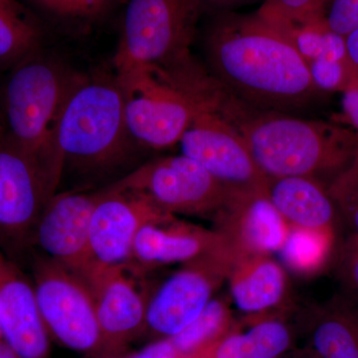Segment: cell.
Returning a JSON list of instances; mask_svg holds the SVG:
<instances>
[{
	"instance_id": "ffe728a7",
	"label": "cell",
	"mask_w": 358,
	"mask_h": 358,
	"mask_svg": "<svg viewBox=\"0 0 358 358\" xmlns=\"http://www.w3.org/2000/svg\"><path fill=\"white\" fill-rule=\"evenodd\" d=\"M317 358H358V312L350 303L334 301L320 308L310 329Z\"/></svg>"
},
{
	"instance_id": "9a60e30c",
	"label": "cell",
	"mask_w": 358,
	"mask_h": 358,
	"mask_svg": "<svg viewBox=\"0 0 358 358\" xmlns=\"http://www.w3.org/2000/svg\"><path fill=\"white\" fill-rule=\"evenodd\" d=\"M0 336L20 358H50L33 282L0 249Z\"/></svg>"
},
{
	"instance_id": "9c48e42d",
	"label": "cell",
	"mask_w": 358,
	"mask_h": 358,
	"mask_svg": "<svg viewBox=\"0 0 358 358\" xmlns=\"http://www.w3.org/2000/svg\"><path fill=\"white\" fill-rule=\"evenodd\" d=\"M113 185L140 193L160 210L176 216L214 215L230 194L199 162L182 154L148 162Z\"/></svg>"
},
{
	"instance_id": "d6a6232c",
	"label": "cell",
	"mask_w": 358,
	"mask_h": 358,
	"mask_svg": "<svg viewBox=\"0 0 358 358\" xmlns=\"http://www.w3.org/2000/svg\"><path fill=\"white\" fill-rule=\"evenodd\" d=\"M252 0H199L202 13L215 14L230 13L238 7L249 3Z\"/></svg>"
},
{
	"instance_id": "7a4b0ae2",
	"label": "cell",
	"mask_w": 358,
	"mask_h": 358,
	"mask_svg": "<svg viewBox=\"0 0 358 358\" xmlns=\"http://www.w3.org/2000/svg\"><path fill=\"white\" fill-rule=\"evenodd\" d=\"M213 110L243 138L268 178L305 176L320 181L333 176L334 180L358 155V134L338 124L258 109L228 91Z\"/></svg>"
},
{
	"instance_id": "8992f818",
	"label": "cell",
	"mask_w": 358,
	"mask_h": 358,
	"mask_svg": "<svg viewBox=\"0 0 358 358\" xmlns=\"http://www.w3.org/2000/svg\"><path fill=\"white\" fill-rule=\"evenodd\" d=\"M199 0H129L115 52V71L136 65L169 67L193 57L202 15Z\"/></svg>"
},
{
	"instance_id": "6da1fadb",
	"label": "cell",
	"mask_w": 358,
	"mask_h": 358,
	"mask_svg": "<svg viewBox=\"0 0 358 358\" xmlns=\"http://www.w3.org/2000/svg\"><path fill=\"white\" fill-rule=\"evenodd\" d=\"M204 50L218 83L258 109H296L319 92L291 39L258 11L213 15Z\"/></svg>"
},
{
	"instance_id": "ac0fdd59",
	"label": "cell",
	"mask_w": 358,
	"mask_h": 358,
	"mask_svg": "<svg viewBox=\"0 0 358 358\" xmlns=\"http://www.w3.org/2000/svg\"><path fill=\"white\" fill-rule=\"evenodd\" d=\"M267 194L289 226L334 232L338 209L317 179L305 176L268 178Z\"/></svg>"
},
{
	"instance_id": "603a6c76",
	"label": "cell",
	"mask_w": 358,
	"mask_h": 358,
	"mask_svg": "<svg viewBox=\"0 0 358 358\" xmlns=\"http://www.w3.org/2000/svg\"><path fill=\"white\" fill-rule=\"evenodd\" d=\"M232 331V315L225 301L212 299L192 324L171 338L182 358L196 357Z\"/></svg>"
},
{
	"instance_id": "7402d4cb",
	"label": "cell",
	"mask_w": 358,
	"mask_h": 358,
	"mask_svg": "<svg viewBox=\"0 0 358 358\" xmlns=\"http://www.w3.org/2000/svg\"><path fill=\"white\" fill-rule=\"evenodd\" d=\"M40 30L17 0H0V67L15 66L34 53Z\"/></svg>"
},
{
	"instance_id": "836d02e7",
	"label": "cell",
	"mask_w": 358,
	"mask_h": 358,
	"mask_svg": "<svg viewBox=\"0 0 358 358\" xmlns=\"http://www.w3.org/2000/svg\"><path fill=\"white\" fill-rule=\"evenodd\" d=\"M345 47L348 60L358 69V27L346 35Z\"/></svg>"
},
{
	"instance_id": "4fadbf2b",
	"label": "cell",
	"mask_w": 358,
	"mask_h": 358,
	"mask_svg": "<svg viewBox=\"0 0 358 358\" xmlns=\"http://www.w3.org/2000/svg\"><path fill=\"white\" fill-rule=\"evenodd\" d=\"M96 192L55 193L47 202L32 237V247L83 278L95 264L90 223Z\"/></svg>"
},
{
	"instance_id": "83f0119b",
	"label": "cell",
	"mask_w": 358,
	"mask_h": 358,
	"mask_svg": "<svg viewBox=\"0 0 358 358\" xmlns=\"http://www.w3.org/2000/svg\"><path fill=\"white\" fill-rule=\"evenodd\" d=\"M40 8L68 20H93L109 8L112 0H30Z\"/></svg>"
},
{
	"instance_id": "3957f363",
	"label": "cell",
	"mask_w": 358,
	"mask_h": 358,
	"mask_svg": "<svg viewBox=\"0 0 358 358\" xmlns=\"http://www.w3.org/2000/svg\"><path fill=\"white\" fill-rule=\"evenodd\" d=\"M134 141L152 148L179 143L200 110L209 108L214 79L193 61L176 67L136 65L117 72Z\"/></svg>"
},
{
	"instance_id": "f546056e",
	"label": "cell",
	"mask_w": 358,
	"mask_h": 358,
	"mask_svg": "<svg viewBox=\"0 0 358 358\" xmlns=\"http://www.w3.org/2000/svg\"><path fill=\"white\" fill-rule=\"evenodd\" d=\"M339 272L346 286L358 294V240L350 236L341 250Z\"/></svg>"
},
{
	"instance_id": "4316f807",
	"label": "cell",
	"mask_w": 358,
	"mask_h": 358,
	"mask_svg": "<svg viewBox=\"0 0 358 358\" xmlns=\"http://www.w3.org/2000/svg\"><path fill=\"white\" fill-rule=\"evenodd\" d=\"M308 66L319 91L343 93L358 81V69L350 60H315Z\"/></svg>"
},
{
	"instance_id": "e575fe53",
	"label": "cell",
	"mask_w": 358,
	"mask_h": 358,
	"mask_svg": "<svg viewBox=\"0 0 358 358\" xmlns=\"http://www.w3.org/2000/svg\"><path fill=\"white\" fill-rule=\"evenodd\" d=\"M0 358H20L11 350L10 346L0 338Z\"/></svg>"
},
{
	"instance_id": "5b68a950",
	"label": "cell",
	"mask_w": 358,
	"mask_h": 358,
	"mask_svg": "<svg viewBox=\"0 0 358 358\" xmlns=\"http://www.w3.org/2000/svg\"><path fill=\"white\" fill-rule=\"evenodd\" d=\"M131 138L117 80L76 77L58 131L64 166L85 173L107 171L126 157Z\"/></svg>"
},
{
	"instance_id": "277c9868",
	"label": "cell",
	"mask_w": 358,
	"mask_h": 358,
	"mask_svg": "<svg viewBox=\"0 0 358 358\" xmlns=\"http://www.w3.org/2000/svg\"><path fill=\"white\" fill-rule=\"evenodd\" d=\"M75 79L32 53L13 66L3 89L6 136L60 179L64 162L58 147L59 127Z\"/></svg>"
},
{
	"instance_id": "7c38bea8",
	"label": "cell",
	"mask_w": 358,
	"mask_h": 358,
	"mask_svg": "<svg viewBox=\"0 0 358 358\" xmlns=\"http://www.w3.org/2000/svg\"><path fill=\"white\" fill-rule=\"evenodd\" d=\"M138 271L129 264H94L82 279L88 285L103 343L110 358H117L127 346L147 331L148 296L136 281Z\"/></svg>"
},
{
	"instance_id": "d590c367",
	"label": "cell",
	"mask_w": 358,
	"mask_h": 358,
	"mask_svg": "<svg viewBox=\"0 0 358 358\" xmlns=\"http://www.w3.org/2000/svg\"><path fill=\"white\" fill-rule=\"evenodd\" d=\"M6 134V129H4L3 117H2L1 110H0V136Z\"/></svg>"
},
{
	"instance_id": "74e56055",
	"label": "cell",
	"mask_w": 358,
	"mask_h": 358,
	"mask_svg": "<svg viewBox=\"0 0 358 358\" xmlns=\"http://www.w3.org/2000/svg\"><path fill=\"white\" fill-rule=\"evenodd\" d=\"M117 358H119V357H117Z\"/></svg>"
},
{
	"instance_id": "52a82bcc",
	"label": "cell",
	"mask_w": 358,
	"mask_h": 358,
	"mask_svg": "<svg viewBox=\"0 0 358 358\" xmlns=\"http://www.w3.org/2000/svg\"><path fill=\"white\" fill-rule=\"evenodd\" d=\"M34 255L32 282L40 315L51 339L73 352L110 358L88 285L48 257Z\"/></svg>"
},
{
	"instance_id": "d6986e66",
	"label": "cell",
	"mask_w": 358,
	"mask_h": 358,
	"mask_svg": "<svg viewBox=\"0 0 358 358\" xmlns=\"http://www.w3.org/2000/svg\"><path fill=\"white\" fill-rule=\"evenodd\" d=\"M227 278L233 303L244 313L270 310L286 294V275L270 255L238 256Z\"/></svg>"
},
{
	"instance_id": "484cf974",
	"label": "cell",
	"mask_w": 358,
	"mask_h": 358,
	"mask_svg": "<svg viewBox=\"0 0 358 358\" xmlns=\"http://www.w3.org/2000/svg\"><path fill=\"white\" fill-rule=\"evenodd\" d=\"M327 192L358 240V155L352 166L331 181Z\"/></svg>"
},
{
	"instance_id": "f1b7e54d",
	"label": "cell",
	"mask_w": 358,
	"mask_h": 358,
	"mask_svg": "<svg viewBox=\"0 0 358 358\" xmlns=\"http://www.w3.org/2000/svg\"><path fill=\"white\" fill-rule=\"evenodd\" d=\"M322 20L329 30L345 37L358 27V0H329Z\"/></svg>"
},
{
	"instance_id": "8d00e7d4",
	"label": "cell",
	"mask_w": 358,
	"mask_h": 358,
	"mask_svg": "<svg viewBox=\"0 0 358 358\" xmlns=\"http://www.w3.org/2000/svg\"><path fill=\"white\" fill-rule=\"evenodd\" d=\"M0 338H1V336H0ZM2 339V338H1Z\"/></svg>"
},
{
	"instance_id": "2e32d148",
	"label": "cell",
	"mask_w": 358,
	"mask_h": 358,
	"mask_svg": "<svg viewBox=\"0 0 358 358\" xmlns=\"http://www.w3.org/2000/svg\"><path fill=\"white\" fill-rule=\"evenodd\" d=\"M225 273L205 263L185 265L148 298L147 331L171 338L181 333L212 300Z\"/></svg>"
},
{
	"instance_id": "1f68e13d",
	"label": "cell",
	"mask_w": 358,
	"mask_h": 358,
	"mask_svg": "<svg viewBox=\"0 0 358 358\" xmlns=\"http://www.w3.org/2000/svg\"><path fill=\"white\" fill-rule=\"evenodd\" d=\"M126 358H182L171 338H160Z\"/></svg>"
},
{
	"instance_id": "e0dca14e",
	"label": "cell",
	"mask_w": 358,
	"mask_h": 358,
	"mask_svg": "<svg viewBox=\"0 0 358 358\" xmlns=\"http://www.w3.org/2000/svg\"><path fill=\"white\" fill-rule=\"evenodd\" d=\"M219 232L238 256L271 255L286 241L289 225L267 193L230 192L215 214Z\"/></svg>"
},
{
	"instance_id": "8fae6325",
	"label": "cell",
	"mask_w": 358,
	"mask_h": 358,
	"mask_svg": "<svg viewBox=\"0 0 358 358\" xmlns=\"http://www.w3.org/2000/svg\"><path fill=\"white\" fill-rule=\"evenodd\" d=\"M237 257L222 233L169 215L141 227L128 264L141 272L143 268L171 264L202 262L215 266L228 275Z\"/></svg>"
},
{
	"instance_id": "d4e9b609",
	"label": "cell",
	"mask_w": 358,
	"mask_h": 358,
	"mask_svg": "<svg viewBox=\"0 0 358 358\" xmlns=\"http://www.w3.org/2000/svg\"><path fill=\"white\" fill-rule=\"evenodd\" d=\"M329 0H265L258 13L278 27L307 24L324 16Z\"/></svg>"
},
{
	"instance_id": "44dd1931",
	"label": "cell",
	"mask_w": 358,
	"mask_h": 358,
	"mask_svg": "<svg viewBox=\"0 0 358 358\" xmlns=\"http://www.w3.org/2000/svg\"><path fill=\"white\" fill-rule=\"evenodd\" d=\"M291 333L280 320L256 322L245 333L231 331L204 352L190 358H275L288 350Z\"/></svg>"
},
{
	"instance_id": "5bb4252c",
	"label": "cell",
	"mask_w": 358,
	"mask_h": 358,
	"mask_svg": "<svg viewBox=\"0 0 358 358\" xmlns=\"http://www.w3.org/2000/svg\"><path fill=\"white\" fill-rule=\"evenodd\" d=\"M169 215L133 190L113 183L98 190L90 223L94 260L108 266L128 264L141 227Z\"/></svg>"
},
{
	"instance_id": "cb8c5ba5",
	"label": "cell",
	"mask_w": 358,
	"mask_h": 358,
	"mask_svg": "<svg viewBox=\"0 0 358 358\" xmlns=\"http://www.w3.org/2000/svg\"><path fill=\"white\" fill-rule=\"evenodd\" d=\"M334 232L289 226L288 236L280 254L282 261L296 272L317 271L327 262L333 246Z\"/></svg>"
},
{
	"instance_id": "ba28073f",
	"label": "cell",
	"mask_w": 358,
	"mask_h": 358,
	"mask_svg": "<svg viewBox=\"0 0 358 358\" xmlns=\"http://www.w3.org/2000/svg\"><path fill=\"white\" fill-rule=\"evenodd\" d=\"M60 182L43 162L0 136V249L9 258L32 247L40 215Z\"/></svg>"
},
{
	"instance_id": "30bf717a",
	"label": "cell",
	"mask_w": 358,
	"mask_h": 358,
	"mask_svg": "<svg viewBox=\"0 0 358 358\" xmlns=\"http://www.w3.org/2000/svg\"><path fill=\"white\" fill-rule=\"evenodd\" d=\"M182 155L230 192L267 193L268 178L236 129L209 108L200 110L180 141Z\"/></svg>"
},
{
	"instance_id": "4dcf8cb0",
	"label": "cell",
	"mask_w": 358,
	"mask_h": 358,
	"mask_svg": "<svg viewBox=\"0 0 358 358\" xmlns=\"http://www.w3.org/2000/svg\"><path fill=\"white\" fill-rule=\"evenodd\" d=\"M338 122L348 124L358 134V81L343 93Z\"/></svg>"
}]
</instances>
